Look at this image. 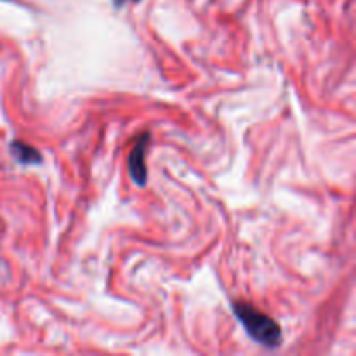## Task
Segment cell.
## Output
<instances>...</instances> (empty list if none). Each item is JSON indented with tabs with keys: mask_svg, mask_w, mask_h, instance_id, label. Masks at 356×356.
<instances>
[{
	"mask_svg": "<svg viewBox=\"0 0 356 356\" xmlns=\"http://www.w3.org/2000/svg\"><path fill=\"white\" fill-rule=\"evenodd\" d=\"M113 2V6L117 7V9H120V7H124L127 2H139V0H111Z\"/></svg>",
	"mask_w": 356,
	"mask_h": 356,
	"instance_id": "obj_4",
	"label": "cell"
},
{
	"mask_svg": "<svg viewBox=\"0 0 356 356\" xmlns=\"http://www.w3.org/2000/svg\"><path fill=\"white\" fill-rule=\"evenodd\" d=\"M232 308L250 339H254L261 346L271 348V350L280 346L282 330L273 318L264 315L249 302H233Z\"/></svg>",
	"mask_w": 356,
	"mask_h": 356,
	"instance_id": "obj_1",
	"label": "cell"
},
{
	"mask_svg": "<svg viewBox=\"0 0 356 356\" xmlns=\"http://www.w3.org/2000/svg\"><path fill=\"white\" fill-rule=\"evenodd\" d=\"M149 143V134L145 132V134L139 136L136 139L134 146H132L131 153H129V174H131L132 181H134L138 186H145L146 181H148V169H146L145 163V155L146 148H148Z\"/></svg>",
	"mask_w": 356,
	"mask_h": 356,
	"instance_id": "obj_2",
	"label": "cell"
},
{
	"mask_svg": "<svg viewBox=\"0 0 356 356\" xmlns=\"http://www.w3.org/2000/svg\"><path fill=\"white\" fill-rule=\"evenodd\" d=\"M9 149L10 155L16 159V162L23 163V165H37V163L42 162L40 152L23 141H13Z\"/></svg>",
	"mask_w": 356,
	"mask_h": 356,
	"instance_id": "obj_3",
	"label": "cell"
}]
</instances>
